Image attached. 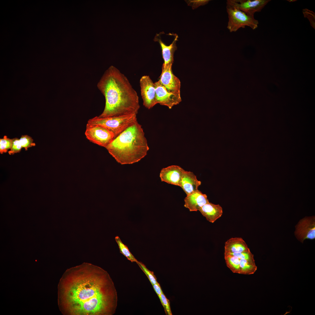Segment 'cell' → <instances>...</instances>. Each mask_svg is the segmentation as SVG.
<instances>
[{
    "label": "cell",
    "mask_w": 315,
    "mask_h": 315,
    "mask_svg": "<svg viewBox=\"0 0 315 315\" xmlns=\"http://www.w3.org/2000/svg\"><path fill=\"white\" fill-rule=\"evenodd\" d=\"M156 100L157 104L167 106L171 109L182 101L180 94L170 92L158 81L154 83Z\"/></svg>",
    "instance_id": "30bf717a"
},
{
    "label": "cell",
    "mask_w": 315,
    "mask_h": 315,
    "mask_svg": "<svg viewBox=\"0 0 315 315\" xmlns=\"http://www.w3.org/2000/svg\"><path fill=\"white\" fill-rule=\"evenodd\" d=\"M161 303L164 308L166 314L168 315H172L169 300L166 298L163 292L161 295Z\"/></svg>",
    "instance_id": "d4e9b609"
},
{
    "label": "cell",
    "mask_w": 315,
    "mask_h": 315,
    "mask_svg": "<svg viewBox=\"0 0 315 315\" xmlns=\"http://www.w3.org/2000/svg\"><path fill=\"white\" fill-rule=\"evenodd\" d=\"M287 1H288L290 2H293V1H296V0H287Z\"/></svg>",
    "instance_id": "4316f807"
},
{
    "label": "cell",
    "mask_w": 315,
    "mask_h": 315,
    "mask_svg": "<svg viewBox=\"0 0 315 315\" xmlns=\"http://www.w3.org/2000/svg\"><path fill=\"white\" fill-rule=\"evenodd\" d=\"M106 148L122 164L139 162L149 150L143 129L138 121L116 137Z\"/></svg>",
    "instance_id": "3957f363"
},
{
    "label": "cell",
    "mask_w": 315,
    "mask_h": 315,
    "mask_svg": "<svg viewBox=\"0 0 315 315\" xmlns=\"http://www.w3.org/2000/svg\"><path fill=\"white\" fill-rule=\"evenodd\" d=\"M201 182L198 180L192 172L184 170L181 178L180 187L186 195L197 190Z\"/></svg>",
    "instance_id": "9a60e30c"
},
{
    "label": "cell",
    "mask_w": 315,
    "mask_h": 315,
    "mask_svg": "<svg viewBox=\"0 0 315 315\" xmlns=\"http://www.w3.org/2000/svg\"><path fill=\"white\" fill-rule=\"evenodd\" d=\"M85 134L90 141L105 148L115 138L113 133L104 127L88 123Z\"/></svg>",
    "instance_id": "52a82bcc"
},
{
    "label": "cell",
    "mask_w": 315,
    "mask_h": 315,
    "mask_svg": "<svg viewBox=\"0 0 315 315\" xmlns=\"http://www.w3.org/2000/svg\"><path fill=\"white\" fill-rule=\"evenodd\" d=\"M295 235L297 239L302 242L307 239H314V217H305L300 220L295 226Z\"/></svg>",
    "instance_id": "8fae6325"
},
{
    "label": "cell",
    "mask_w": 315,
    "mask_h": 315,
    "mask_svg": "<svg viewBox=\"0 0 315 315\" xmlns=\"http://www.w3.org/2000/svg\"><path fill=\"white\" fill-rule=\"evenodd\" d=\"M206 220L213 223L220 218L223 214L222 207L209 202L201 207L199 210Z\"/></svg>",
    "instance_id": "2e32d148"
},
{
    "label": "cell",
    "mask_w": 315,
    "mask_h": 315,
    "mask_svg": "<svg viewBox=\"0 0 315 315\" xmlns=\"http://www.w3.org/2000/svg\"><path fill=\"white\" fill-rule=\"evenodd\" d=\"M303 13L305 17L307 18L309 20L311 25L314 28L315 25V14L312 11L307 9L303 10Z\"/></svg>",
    "instance_id": "cb8c5ba5"
},
{
    "label": "cell",
    "mask_w": 315,
    "mask_h": 315,
    "mask_svg": "<svg viewBox=\"0 0 315 315\" xmlns=\"http://www.w3.org/2000/svg\"><path fill=\"white\" fill-rule=\"evenodd\" d=\"M250 250L244 241L241 237H233L225 243L224 253H234Z\"/></svg>",
    "instance_id": "e0dca14e"
},
{
    "label": "cell",
    "mask_w": 315,
    "mask_h": 315,
    "mask_svg": "<svg viewBox=\"0 0 315 315\" xmlns=\"http://www.w3.org/2000/svg\"><path fill=\"white\" fill-rule=\"evenodd\" d=\"M137 121L136 115L132 114L106 118L96 116L89 120L88 123L104 127L113 133L115 138Z\"/></svg>",
    "instance_id": "5b68a950"
},
{
    "label": "cell",
    "mask_w": 315,
    "mask_h": 315,
    "mask_svg": "<svg viewBox=\"0 0 315 315\" xmlns=\"http://www.w3.org/2000/svg\"><path fill=\"white\" fill-rule=\"evenodd\" d=\"M117 292L108 272L87 262L65 271L58 285V303L66 315H113Z\"/></svg>",
    "instance_id": "6da1fadb"
},
{
    "label": "cell",
    "mask_w": 315,
    "mask_h": 315,
    "mask_svg": "<svg viewBox=\"0 0 315 315\" xmlns=\"http://www.w3.org/2000/svg\"><path fill=\"white\" fill-rule=\"evenodd\" d=\"M228 20L227 28L230 32H235L240 28L248 26L254 30L259 24L254 17L247 15L244 12L234 7L226 6Z\"/></svg>",
    "instance_id": "8992f818"
},
{
    "label": "cell",
    "mask_w": 315,
    "mask_h": 315,
    "mask_svg": "<svg viewBox=\"0 0 315 315\" xmlns=\"http://www.w3.org/2000/svg\"><path fill=\"white\" fill-rule=\"evenodd\" d=\"M172 65L162 66V73L158 81L168 91L180 94L181 82L173 74Z\"/></svg>",
    "instance_id": "7c38bea8"
},
{
    "label": "cell",
    "mask_w": 315,
    "mask_h": 315,
    "mask_svg": "<svg viewBox=\"0 0 315 315\" xmlns=\"http://www.w3.org/2000/svg\"><path fill=\"white\" fill-rule=\"evenodd\" d=\"M115 239L121 253L132 262H135L136 263L138 261L130 251L127 246L123 243L118 236H116Z\"/></svg>",
    "instance_id": "d6986e66"
},
{
    "label": "cell",
    "mask_w": 315,
    "mask_h": 315,
    "mask_svg": "<svg viewBox=\"0 0 315 315\" xmlns=\"http://www.w3.org/2000/svg\"><path fill=\"white\" fill-rule=\"evenodd\" d=\"M136 263L146 274L152 285L159 284L157 282V278L153 271H151L148 270L142 262L138 261Z\"/></svg>",
    "instance_id": "ffe728a7"
},
{
    "label": "cell",
    "mask_w": 315,
    "mask_h": 315,
    "mask_svg": "<svg viewBox=\"0 0 315 315\" xmlns=\"http://www.w3.org/2000/svg\"><path fill=\"white\" fill-rule=\"evenodd\" d=\"M176 36L172 43L169 45H167L160 39H158L162 50V55L164 62L162 66L168 65H172L174 60V54L177 49L176 42L177 40Z\"/></svg>",
    "instance_id": "ac0fdd59"
},
{
    "label": "cell",
    "mask_w": 315,
    "mask_h": 315,
    "mask_svg": "<svg viewBox=\"0 0 315 315\" xmlns=\"http://www.w3.org/2000/svg\"><path fill=\"white\" fill-rule=\"evenodd\" d=\"M140 85L143 105L146 108L150 109L157 104L154 83L149 76L144 75L140 79Z\"/></svg>",
    "instance_id": "9c48e42d"
},
{
    "label": "cell",
    "mask_w": 315,
    "mask_h": 315,
    "mask_svg": "<svg viewBox=\"0 0 315 315\" xmlns=\"http://www.w3.org/2000/svg\"><path fill=\"white\" fill-rule=\"evenodd\" d=\"M12 140L8 138L6 136H4L2 139H0V153L2 154L7 152L8 150L10 149L12 144Z\"/></svg>",
    "instance_id": "44dd1931"
},
{
    "label": "cell",
    "mask_w": 315,
    "mask_h": 315,
    "mask_svg": "<svg viewBox=\"0 0 315 315\" xmlns=\"http://www.w3.org/2000/svg\"><path fill=\"white\" fill-rule=\"evenodd\" d=\"M184 201V206L190 211H197L209 202L207 195L198 190L187 195Z\"/></svg>",
    "instance_id": "5bb4252c"
},
{
    "label": "cell",
    "mask_w": 315,
    "mask_h": 315,
    "mask_svg": "<svg viewBox=\"0 0 315 315\" xmlns=\"http://www.w3.org/2000/svg\"><path fill=\"white\" fill-rule=\"evenodd\" d=\"M19 139L22 148H24L25 150H27L29 148L36 145L33 142V139L28 135H22Z\"/></svg>",
    "instance_id": "7402d4cb"
},
{
    "label": "cell",
    "mask_w": 315,
    "mask_h": 315,
    "mask_svg": "<svg viewBox=\"0 0 315 315\" xmlns=\"http://www.w3.org/2000/svg\"><path fill=\"white\" fill-rule=\"evenodd\" d=\"M271 0H227L226 6L235 8L247 15L254 16L256 12H260Z\"/></svg>",
    "instance_id": "ba28073f"
},
{
    "label": "cell",
    "mask_w": 315,
    "mask_h": 315,
    "mask_svg": "<svg viewBox=\"0 0 315 315\" xmlns=\"http://www.w3.org/2000/svg\"><path fill=\"white\" fill-rule=\"evenodd\" d=\"M12 141L10 150L8 152L9 155H13L19 153L22 148L20 139L17 138L12 139Z\"/></svg>",
    "instance_id": "603a6c76"
},
{
    "label": "cell",
    "mask_w": 315,
    "mask_h": 315,
    "mask_svg": "<svg viewBox=\"0 0 315 315\" xmlns=\"http://www.w3.org/2000/svg\"><path fill=\"white\" fill-rule=\"evenodd\" d=\"M155 291L158 295L160 301L161 302V295L163 292L159 284H154L152 285Z\"/></svg>",
    "instance_id": "484cf974"
},
{
    "label": "cell",
    "mask_w": 315,
    "mask_h": 315,
    "mask_svg": "<svg viewBox=\"0 0 315 315\" xmlns=\"http://www.w3.org/2000/svg\"><path fill=\"white\" fill-rule=\"evenodd\" d=\"M227 266L234 273L250 275L257 270L253 255L250 250L234 253H224Z\"/></svg>",
    "instance_id": "277c9868"
},
{
    "label": "cell",
    "mask_w": 315,
    "mask_h": 315,
    "mask_svg": "<svg viewBox=\"0 0 315 315\" xmlns=\"http://www.w3.org/2000/svg\"><path fill=\"white\" fill-rule=\"evenodd\" d=\"M104 96L105 106L100 118L137 114L140 108L135 90L127 77L115 67L105 71L97 84Z\"/></svg>",
    "instance_id": "7a4b0ae2"
},
{
    "label": "cell",
    "mask_w": 315,
    "mask_h": 315,
    "mask_svg": "<svg viewBox=\"0 0 315 315\" xmlns=\"http://www.w3.org/2000/svg\"><path fill=\"white\" fill-rule=\"evenodd\" d=\"M184 170L179 166L172 165L163 168L160 171V176L162 181L180 186Z\"/></svg>",
    "instance_id": "4fadbf2b"
}]
</instances>
